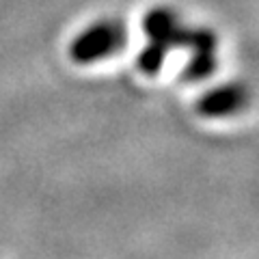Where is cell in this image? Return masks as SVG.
I'll return each mask as SVG.
<instances>
[{
  "instance_id": "6da1fadb",
  "label": "cell",
  "mask_w": 259,
  "mask_h": 259,
  "mask_svg": "<svg viewBox=\"0 0 259 259\" xmlns=\"http://www.w3.org/2000/svg\"><path fill=\"white\" fill-rule=\"evenodd\" d=\"M127 44V28L119 20L93 22L69 44V59L76 65H93L115 56Z\"/></svg>"
},
{
  "instance_id": "7a4b0ae2",
  "label": "cell",
  "mask_w": 259,
  "mask_h": 259,
  "mask_svg": "<svg viewBox=\"0 0 259 259\" xmlns=\"http://www.w3.org/2000/svg\"><path fill=\"white\" fill-rule=\"evenodd\" d=\"M250 104V91L242 82H225L207 89L197 100V112L203 119H229L246 110Z\"/></svg>"
},
{
  "instance_id": "3957f363",
  "label": "cell",
  "mask_w": 259,
  "mask_h": 259,
  "mask_svg": "<svg viewBox=\"0 0 259 259\" xmlns=\"http://www.w3.org/2000/svg\"><path fill=\"white\" fill-rule=\"evenodd\" d=\"M143 30L149 41L162 44L168 50L186 48L190 35V26H186L171 7H153V9H149L143 18Z\"/></svg>"
},
{
  "instance_id": "277c9868",
  "label": "cell",
  "mask_w": 259,
  "mask_h": 259,
  "mask_svg": "<svg viewBox=\"0 0 259 259\" xmlns=\"http://www.w3.org/2000/svg\"><path fill=\"white\" fill-rule=\"evenodd\" d=\"M218 50H192L188 61L184 65L182 76L190 82H199V80L209 78L218 67Z\"/></svg>"
},
{
  "instance_id": "5b68a950",
  "label": "cell",
  "mask_w": 259,
  "mask_h": 259,
  "mask_svg": "<svg viewBox=\"0 0 259 259\" xmlns=\"http://www.w3.org/2000/svg\"><path fill=\"white\" fill-rule=\"evenodd\" d=\"M168 48H164L162 44H156V41H147V46L143 48L136 56V67H139L141 74L145 76H158L164 63L168 59Z\"/></svg>"
}]
</instances>
